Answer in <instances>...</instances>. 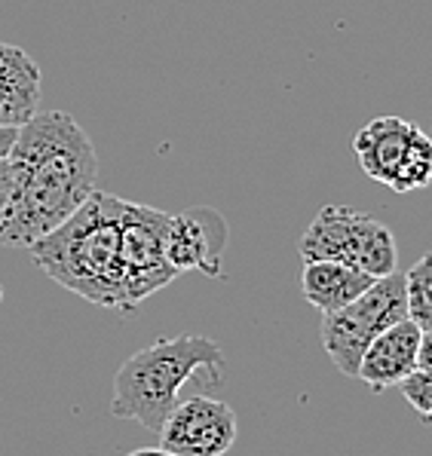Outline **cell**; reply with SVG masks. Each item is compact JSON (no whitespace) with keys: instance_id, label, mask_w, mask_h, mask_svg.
Listing matches in <instances>:
<instances>
[{"instance_id":"1","label":"cell","mask_w":432,"mask_h":456,"mask_svg":"<svg viewBox=\"0 0 432 456\" xmlns=\"http://www.w3.org/2000/svg\"><path fill=\"white\" fill-rule=\"evenodd\" d=\"M12 196L0 217V245L31 248L95 193L99 157L93 138L65 110L34 114L10 151Z\"/></svg>"},{"instance_id":"3","label":"cell","mask_w":432,"mask_h":456,"mask_svg":"<svg viewBox=\"0 0 432 456\" xmlns=\"http://www.w3.org/2000/svg\"><path fill=\"white\" fill-rule=\"evenodd\" d=\"M224 374V353L203 334L159 337L151 346L132 353L114 374L110 413L159 432L178 404L184 383L200 380L218 386Z\"/></svg>"},{"instance_id":"11","label":"cell","mask_w":432,"mask_h":456,"mask_svg":"<svg viewBox=\"0 0 432 456\" xmlns=\"http://www.w3.org/2000/svg\"><path fill=\"white\" fill-rule=\"evenodd\" d=\"M44 74L22 46L0 44V129H19L37 114Z\"/></svg>"},{"instance_id":"10","label":"cell","mask_w":432,"mask_h":456,"mask_svg":"<svg viewBox=\"0 0 432 456\" xmlns=\"http://www.w3.org/2000/svg\"><path fill=\"white\" fill-rule=\"evenodd\" d=\"M420 328L411 319H402L395 325H389L380 337H374V343L365 349L359 362L356 377L365 386H371V392H387L402 380H408L417 370V349H420Z\"/></svg>"},{"instance_id":"17","label":"cell","mask_w":432,"mask_h":456,"mask_svg":"<svg viewBox=\"0 0 432 456\" xmlns=\"http://www.w3.org/2000/svg\"><path fill=\"white\" fill-rule=\"evenodd\" d=\"M16 135H19V129H0V159L10 157L12 144H16Z\"/></svg>"},{"instance_id":"12","label":"cell","mask_w":432,"mask_h":456,"mask_svg":"<svg viewBox=\"0 0 432 456\" xmlns=\"http://www.w3.org/2000/svg\"><path fill=\"white\" fill-rule=\"evenodd\" d=\"M374 285V276L362 273L353 264L340 261H304L301 266V294L319 313H334L353 304L365 289Z\"/></svg>"},{"instance_id":"5","label":"cell","mask_w":432,"mask_h":456,"mask_svg":"<svg viewBox=\"0 0 432 456\" xmlns=\"http://www.w3.org/2000/svg\"><path fill=\"white\" fill-rule=\"evenodd\" d=\"M408 319L405 300V273H389L374 279L371 289H365L353 304L340 306L322 315V349L334 368L344 377H356L359 362L365 349L380 337L389 325Z\"/></svg>"},{"instance_id":"14","label":"cell","mask_w":432,"mask_h":456,"mask_svg":"<svg viewBox=\"0 0 432 456\" xmlns=\"http://www.w3.org/2000/svg\"><path fill=\"white\" fill-rule=\"evenodd\" d=\"M399 389L405 395V402L417 411V417L423 423H432V370L417 368L408 380L399 383Z\"/></svg>"},{"instance_id":"6","label":"cell","mask_w":432,"mask_h":456,"mask_svg":"<svg viewBox=\"0 0 432 456\" xmlns=\"http://www.w3.org/2000/svg\"><path fill=\"white\" fill-rule=\"evenodd\" d=\"M362 172L395 193L432 184V138L402 117H374L353 138Z\"/></svg>"},{"instance_id":"18","label":"cell","mask_w":432,"mask_h":456,"mask_svg":"<svg viewBox=\"0 0 432 456\" xmlns=\"http://www.w3.org/2000/svg\"><path fill=\"white\" fill-rule=\"evenodd\" d=\"M126 456H175V453L163 451V447H142V451H132Z\"/></svg>"},{"instance_id":"19","label":"cell","mask_w":432,"mask_h":456,"mask_svg":"<svg viewBox=\"0 0 432 456\" xmlns=\"http://www.w3.org/2000/svg\"><path fill=\"white\" fill-rule=\"evenodd\" d=\"M429 138H432V126H429Z\"/></svg>"},{"instance_id":"4","label":"cell","mask_w":432,"mask_h":456,"mask_svg":"<svg viewBox=\"0 0 432 456\" xmlns=\"http://www.w3.org/2000/svg\"><path fill=\"white\" fill-rule=\"evenodd\" d=\"M301 261H340L353 264L374 279L395 273L399 248L393 230L371 212L350 206H325L298 240Z\"/></svg>"},{"instance_id":"15","label":"cell","mask_w":432,"mask_h":456,"mask_svg":"<svg viewBox=\"0 0 432 456\" xmlns=\"http://www.w3.org/2000/svg\"><path fill=\"white\" fill-rule=\"evenodd\" d=\"M12 181H16V175H12L10 159H0V217H4L6 206H10V196H12Z\"/></svg>"},{"instance_id":"13","label":"cell","mask_w":432,"mask_h":456,"mask_svg":"<svg viewBox=\"0 0 432 456\" xmlns=\"http://www.w3.org/2000/svg\"><path fill=\"white\" fill-rule=\"evenodd\" d=\"M408 319L420 331H432V251L405 273Z\"/></svg>"},{"instance_id":"2","label":"cell","mask_w":432,"mask_h":456,"mask_svg":"<svg viewBox=\"0 0 432 456\" xmlns=\"http://www.w3.org/2000/svg\"><path fill=\"white\" fill-rule=\"evenodd\" d=\"M123 212L126 200L95 191L65 224L31 245V257L53 282L104 310L129 313L123 276Z\"/></svg>"},{"instance_id":"16","label":"cell","mask_w":432,"mask_h":456,"mask_svg":"<svg viewBox=\"0 0 432 456\" xmlns=\"http://www.w3.org/2000/svg\"><path fill=\"white\" fill-rule=\"evenodd\" d=\"M417 368L432 370V331L420 334V349H417Z\"/></svg>"},{"instance_id":"9","label":"cell","mask_w":432,"mask_h":456,"mask_svg":"<svg viewBox=\"0 0 432 456\" xmlns=\"http://www.w3.org/2000/svg\"><path fill=\"white\" fill-rule=\"evenodd\" d=\"M227 245V221L215 208H187L172 215L166 233V257L172 270H200L206 276H221V257Z\"/></svg>"},{"instance_id":"8","label":"cell","mask_w":432,"mask_h":456,"mask_svg":"<svg viewBox=\"0 0 432 456\" xmlns=\"http://www.w3.org/2000/svg\"><path fill=\"white\" fill-rule=\"evenodd\" d=\"M157 435L175 456H224L236 444V413L227 402L193 395L172 408Z\"/></svg>"},{"instance_id":"7","label":"cell","mask_w":432,"mask_h":456,"mask_svg":"<svg viewBox=\"0 0 432 456\" xmlns=\"http://www.w3.org/2000/svg\"><path fill=\"white\" fill-rule=\"evenodd\" d=\"M172 215L159 212L151 206H138L126 202L123 212V276H126V300L129 313L135 310L142 300L157 294L163 285H169L178 276L172 270L169 257H166V233H169Z\"/></svg>"}]
</instances>
